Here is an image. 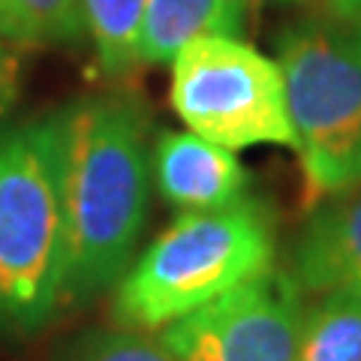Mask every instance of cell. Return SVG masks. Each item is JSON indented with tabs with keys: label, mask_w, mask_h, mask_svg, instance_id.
Returning <instances> with one entry per match:
<instances>
[{
	"label": "cell",
	"mask_w": 361,
	"mask_h": 361,
	"mask_svg": "<svg viewBox=\"0 0 361 361\" xmlns=\"http://www.w3.org/2000/svg\"><path fill=\"white\" fill-rule=\"evenodd\" d=\"M58 118L63 304L115 286L148 220V111L130 94L87 97Z\"/></svg>",
	"instance_id": "1"
},
{
	"label": "cell",
	"mask_w": 361,
	"mask_h": 361,
	"mask_svg": "<svg viewBox=\"0 0 361 361\" xmlns=\"http://www.w3.org/2000/svg\"><path fill=\"white\" fill-rule=\"evenodd\" d=\"M274 268V220L241 196L211 211H184L115 283L121 329L163 331L187 313Z\"/></svg>",
	"instance_id": "2"
},
{
	"label": "cell",
	"mask_w": 361,
	"mask_h": 361,
	"mask_svg": "<svg viewBox=\"0 0 361 361\" xmlns=\"http://www.w3.org/2000/svg\"><path fill=\"white\" fill-rule=\"evenodd\" d=\"M304 211L361 180V13L329 6L277 39Z\"/></svg>",
	"instance_id": "3"
},
{
	"label": "cell",
	"mask_w": 361,
	"mask_h": 361,
	"mask_svg": "<svg viewBox=\"0 0 361 361\" xmlns=\"http://www.w3.org/2000/svg\"><path fill=\"white\" fill-rule=\"evenodd\" d=\"M63 304L58 118L0 133V325L37 331Z\"/></svg>",
	"instance_id": "4"
},
{
	"label": "cell",
	"mask_w": 361,
	"mask_h": 361,
	"mask_svg": "<svg viewBox=\"0 0 361 361\" xmlns=\"http://www.w3.org/2000/svg\"><path fill=\"white\" fill-rule=\"evenodd\" d=\"M172 106L190 133L226 151L295 148L277 61L238 37H202L175 54Z\"/></svg>",
	"instance_id": "5"
},
{
	"label": "cell",
	"mask_w": 361,
	"mask_h": 361,
	"mask_svg": "<svg viewBox=\"0 0 361 361\" xmlns=\"http://www.w3.org/2000/svg\"><path fill=\"white\" fill-rule=\"evenodd\" d=\"M301 322V286L268 268L166 325L160 341L178 361H298Z\"/></svg>",
	"instance_id": "6"
},
{
	"label": "cell",
	"mask_w": 361,
	"mask_h": 361,
	"mask_svg": "<svg viewBox=\"0 0 361 361\" xmlns=\"http://www.w3.org/2000/svg\"><path fill=\"white\" fill-rule=\"evenodd\" d=\"M289 274L301 292H361V180L310 211Z\"/></svg>",
	"instance_id": "7"
},
{
	"label": "cell",
	"mask_w": 361,
	"mask_h": 361,
	"mask_svg": "<svg viewBox=\"0 0 361 361\" xmlns=\"http://www.w3.org/2000/svg\"><path fill=\"white\" fill-rule=\"evenodd\" d=\"M157 187L180 211H211L238 202L247 172L232 151L196 133H163L154 157Z\"/></svg>",
	"instance_id": "8"
},
{
	"label": "cell",
	"mask_w": 361,
	"mask_h": 361,
	"mask_svg": "<svg viewBox=\"0 0 361 361\" xmlns=\"http://www.w3.org/2000/svg\"><path fill=\"white\" fill-rule=\"evenodd\" d=\"M247 0H145L142 63H169L202 37H238Z\"/></svg>",
	"instance_id": "9"
},
{
	"label": "cell",
	"mask_w": 361,
	"mask_h": 361,
	"mask_svg": "<svg viewBox=\"0 0 361 361\" xmlns=\"http://www.w3.org/2000/svg\"><path fill=\"white\" fill-rule=\"evenodd\" d=\"M298 361H361V292H325L304 313Z\"/></svg>",
	"instance_id": "10"
},
{
	"label": "cell",
	"mask_w": 361,
	"mask_h": 361,
	"mask_svg": "<svg viewBox=\"0 0 361 361\" xmlns=\"http://www.w3.org/2000/svg\"><path fill=\"white\" fill-rule=\"evenodd\" d=\"M78 9L85 33H90L94 42L97 63L106 75H123L142 63L139 45L145 0H78Z\"/></svg>",
	"instance_id": "11"
},
{
	"label": "cell",
	"mask_w": 361,
	"mask_h": 361,
	"mask_svg": "<svg viewBox=\"0 0 361 361\" xmlns=\"http://www.w3.org/2000/svg\"><path fill=\"white\" fill-rule=\"evenodd\" d=\"M0 33L18 45L73 42L85 21L78 0H0Z\"/></svg>",
	"instance_id": "12"
},
{
	"label": "cell",
	"mask_w": 361,
	"mask_h": 361,
	"mask_svg": "<svg viewBox=\"0 0 361 361\" xmlns=\"http://www.w3.org/2000/svg\"><path fill=\"white\" fill-rule=\"evenodd\" d=\"M58 361H178L160 337H145V331L115 329L87 331L63 349Z\"/></svg>",
	"instance_id": "13"
},
{
	"label": "cell",
	"mask_w": 361,
	"mask_h": 361,
	"mask_svg": "<svg viewBox=\"0 0 361 361\" xmlns=\"http://www.w3.org/2000/svg\"><path fill=\"white\" fill-rule=\"evenodd\" d=\"M18 42L6 39L0 33V118L16 106L18 85H21V58H18Z\"/></svg>",
	"instance_id": "14"
},
{
	"label": "cell",
	"mask_w": 361,
	"mask_h": 361,
	"mask_svg": "<svg viewBox=\"0 0 361 361\" xmlns=\"http://www.w3.org/2000/svg\"><path fill=\"white\" fill-rule=\"evenodd\" d=\"M329 6H337V9H353V13H361V0H329Z\"/></svg>",
	"instance_id": "15"
},
{
	"label": "cell",
	"mask_w": 361,
	"mask_h": 361,
	"mask_svg": "<svg viewBox=\"0 0 361 361\" xmlns=\"http://www.w3.org/2000/svg\"><path fill=\"white\" fill-rule=\"evenodd\" d=\"M325 4H329V0H325Z\"/></svg>",
	"instance_id": "16"
}]
</instances>
